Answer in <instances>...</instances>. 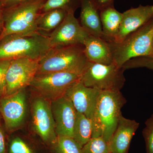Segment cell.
Here are the masks:
<instances>
[{"mask_svg": "<svg viewBox=\"0 0 153 153\" xmlns=\"http://www.w3.org/2000/svg\"><path fill=\"white\" fill-rule=\"evenodd\" d=\"M126 102L120 91H100L92 119V137H102L108 143Z\"/></svg>", "mask_w": 153, "mask_h": 153, "instance_id": "cell-1", "label": "cell"}, {"mask_svg": "<svg viewBox=\"0 0 153 153\" xmlns=\"http://www.w3.org/2000/svg\"><path fill=\"white\" fill-rule=\"evenodd\" d=\"M88 61L83 44L52 47L39 60L36 74L68 72L80 75Z\"/></svg>", "mask_w": 153, "mask_h": 153, "instance_id": "cell-2", "label": "cell"}, {"mask_svg": "<svg viewBox=\"0 0 153 153\" xmlns=\"http://www.w3.org/2000/svg\"><path fill=\"white\" fill-rule=\"evenodd\" d=\"M51 48L47 34L40 32L10 34L0 39V60L20 58L39 60Z\"/></svg>", "mask_w": 153, "mask_h": 153, "instance_id": "cell-3", "label": "cell"}, {"mask_svg": "<svg viewBox=\"0 0 153 153\" xmlns=\"http://www.w3.org/2000/svg\"><path fill=\"white\" fill-rule=\"evenodd\" d=\"M47 0H26L4 8V26L0 39L10 34L38 32L36 20Z\"/></svg>", "mask_w": 153, "mask_h": 153, "instance_id": "cell-4", "label": "cell"}, {"mask_svg": "<svg viewBox=\"0 0 153 153\" xmlns=\"http://www.w3.org/2000/svg\"><path fill=\"white\" fill-rule=\"evenodd\" d=\"M153 18L120 43L109 42L114 62L119 67L135 57L153 56Z\"/></svg>", "mask_w": 153, "mask_h": 153, "instance_id": "cell-5", "label": "cell"}, {"mask_svg": "<svg viewBox=\"0 0 153 153\" xmlns=\"http://www.w3.org/2000/svg\"><path fill=\"white\" fill-rule=\"evenodd\" d=\"M124 71L114 62L104 65L88 61L79 80L87 87L100 91H120L126 81Z\"/></svg>", "mask_w": 153, "mask_h": 153, "instance_id": "cell-6", "label": "cell"}, {"mask_svg": "<svg viewBox=\"0 0 153 153\" xmlns=\"http://www.w3.org/2000/svg\"><path fill=\"white\" fill-rule=\"evenodd\" d=\"M79 78L80 75L68 72L37 74L30 86L39 96L52 101L64 96L68 88Z\"/></svg>", "mask_w": 153, "mask_h": 153, "instance_id": "cell-7", "label": "cell"}, {"mask_svg": "<svg viewBox=\"0 0 153 153\" xmlns=\"http://www.w3.org/2000/svg\"><path fill=\"white\" fill-rule=\"evenodd\" d=\"M39 60L29 58L11 60L6 74V95L31 85L38 71Z\"/></svg>", "mask_w": 153, "mask_h": 153, "instance_id": "cell-8", "label": "cell"}, {"mask_svg": "<svg viewBox=\"0 0 153 153\" xmlns=\"http://www.w3.org/2000/svg\"><path fill=\"white\" fill-rule=\"evenodd\" d=\"M32 114L34 130L44 142L53 145L57 135L51 101L38 96L32 102Z\"/></svg>", "mask_w": 153, "mask_h": 153, "instance_id": "cell-9", "label": "cell"}, {"mask_svg": "<svg viewBox=\"0 0 153 153\" xmlns=\"http://www.w3.org/2000/svg\"><path fill=\"white\" fill-rule=\"evenodd\" d=\"M51 48L84 44L89 36L82 27L74 13L69 12L61 24L48 34Z\"/></svg>", "mask_w": 153, "mask_h": 153, "instance_id": "cell-10", "label": "cell"}, {"mask_svg": "<svg viewBox=\"0 0 153 153\" xmlns=\"http://www.w3.org/2000/svg\"><path fill=\"white\" fill-rule=\"evenodd\" d=\"M27 113L25 88L0 99V113L5 126L10 132L16 130L23 124Z\"/></svg>", "mask_w": 153, "mask_h": 153, "instance_id": "cell-11", "label": "cell"}, {"mask_svg": "<svg viewBox=\"0 0 153 153\" xmlns=\"http://www.w3.org/2000/svg\"><path fill=\"white\" fill-rule=\"evenodd\" d=\"M100 91L85 86L79 79L68 88L64 96L70 100L76 112L92 120Z\"/></svg>", "mask_w": 153, "mask_h": 153, "instance_id": "cell-12", "label": "cell"}, {"mask_svg": "<svg viewBox=\"0 0 153 153\" xmlns=\"http://www.w3.org/2000/svg\"><path fill=\"white\" fill-rule=\"evenodd\" d=\"M57 136L73 138L76 111L70 100L66 97L51 101Z\"/></svg>", "mask_w": 153, "mask_h": 153, "instance_id": "cell-13", "label": "cell"}, {"mask_svg": "<svg viewBox=\"0 0 153 153\" xmlns=\"http://www.w3.org/2000/svg\"><path fill=\"white\" fill-rule=\"evenodd\" d=\"M153 18V6L140 5L123 13V19L114 43H120L131 33L136 31Z\"/></svg>", "mask_w": 153, "mask_h": 153, "instance_id": "cell-14", "label": "cell"}, {"mask_svg": "<svg viewBox=\"0 0 153 153\" xmlns=\"http://www.w3.org/2000/svg\"><path fill=\"white\" fill-rule=\"evenodd\" d=\"M140 123L121 115L117 126L108 142L110 153H128L131 140Z\"/></svg>", "mask_w": 153, "mask_h": 153, "instance_id": "cell-15", "label": "cell"}, {"mask_svg": "<svg viewBox=\"0 0 153 153\" xmlns=\"http://www.w3.org/2000/svg\"><path fill=\"white\" fill-rule=\"evenodd\" d=\"M84 52L88 61L104 65L114 63L109 42L100 37L89 35L83 44Z\"/></svg>", "mask_w": 153, "mask_h": 153, "instance_id": "cell-16", "label": "cell"}, {"mask_svg": "<svg viewBox=\"0 0 153 153\" xmlns=\"http://www.w3.org/2000/svg\"><path fill=\"white\" fill-rule=\"evenodd\" d=\"M79 24L88 35L103 38L100 11L93 0H80Z\"/></svg>", "mask_w": 153, "mask_h": 153, "instance_id": "cell-17", "label": "cell"}, {"mask_svg": "<svg viewBox=\"0 0 153 153\" xmlns=\"http://www.w3.org/2000/svg\"><path fill=\"white\" fill-rule=\"evenodd\" d=\"M103 38L108 42H113L117 35L123 19V13L114 8L108 7L100 11Z\"/></svg>", "mask_w": 153, "mask_h": 153, "instance_id": "cell-18", "label": "cell"}, {"mask_svg": "<svg viewBox=\"0 0 153 153\" xmlns=\"http://www.w3.org/2000/svg\"><path fill=\"white\" fill-rule=\"evenodd\" d=\"M67 14L68 12L60 9L40 13L36 20L38 32L44 34H50L62 23Z\"/></svg>", "mask_w": 153, "mask_h": 153, "instance_id": "cell-19", "label": "cell"}, {"mask_svg": "<svg viewBox=\"0 0 153 153\" xmlns=\"http://www.w3.org/2000/svg\"><path fill=\"white\" fill-rule=\"evenodd\" d=\"M92 120L82 114L76 112L73 138L80 147L82 148L92 138Z\"/></svg>", "mask_w": 153, "mask_h": 153, "instance_id": "cell-20", "label": "cell"}, {"mask_svg": "<svg viewBox=\"0 0 153 153\" xmlns=\"http://www.w3.org/2000/svg\"><path fill=\"white\" fill-rule=\"evenodd\" d=\"M80 0H47L41 9V13L60 9L66 12H73L80 7Z\"/></svg>", "mask_w": 153, "mask_h": 153, "instance_id": "cell-21", "label": "cell"}, {"mask_svg": "<svg viewBox=\"0 0 153 153\" xmlns=\"http://www.w3.org/2000/svg\"><path fill=\"white\" fill-rule=\"evenodd\" d=\"M53 145L55 153H83L82 148L71 137L57 136Z\"/></svg>", "mask_w": 153, "mask_h": 153, "instance_id": "cell-22", "label": "cell"}, {"mask_svg": "<svg viewBox=\"0 0 153 153\" xmlns=\"http://www.w3.org/2000/svg\"><path fill=\"white\" fill-rule=\"evenodd\" d=\"M82 150L83 153H110L108 143L102 137L91 138Z\"/></svg>", "mask_w": 153, "mask_h": 153, "instance_id": "cell-23", "label": "cell"}, {"mask_svg": "<svg viewBox=\"0 0 153 153\" xmlns=\"http://www.w3.org/2000/svg\"><path fill=\"white\" fill-rule=\"evenodd\" d=\"M124 70L139 68H146L153 71V57L143 56L135 57L126 62L122 66Z\"/></svg>", "mask_w": 153, "mask_h": 153, "instance_id": "cell-24", "label": "cell"}, {"mask_svg": "<svg viewBox=\"0 0 153 153\" xmlns=\"http://www.w3.org/2000/svg\"><path fill=\"white\" fill-rule=\"evenodd\" d=\"M143 135L146 143V153H153V113L145 122Z\"/></svg>", "mask_w": 153, "mask_h": 153, "instance_id": "cell-25", "label": "cell"}, {"mask_svg": "<svg viewBox=\"0 0 153 153\" xmlns=\"http://www.w3.org/2000/svg\"><path fill=\"white\" fill-rule=\"evenodd\" d=\"M8 152V153H34L31 148L19 137L11 140L9 143Z\"/></svg>", "mask_w": 153, "mask_h": 153, "instance_id": "cell-26", "label": "cell"}, {"mask_svg": "<svg viewBox=\"0 0 153 153\" xmlns=\"http://www.w3.org/2000/svg\"><path fill=\"white\" fill-rule=\"evenodd\" d=\"M12 60H0V97L6 95V74Z\"/></svg>", "mask_w": 153, "mask_h": 153, "instance_id": "cell-27", "label": "cell"}, {"mask_svg": "<svg viewBox=\"0 0 153 153\" xmlns=\"http://www.w3.org/2000/svg\"><path fill=\"white\" fill-rule=\"evenodd\" d=\"M94 4L100 11L108 7L114 6V0H93Z\"/></svg>", "mask_w": 153, "mask_h": 153, "instance_id": "cell-28", "label": "cell"}, {"mask_svg": "<svg viewBox=\"0 0 153 153\" xmlns=\"http://www.w3.org/2000/svg\"><path fill=\"white\" fill-rule=\"evenodd\" d=\"M0 153H7L6 142L4 132L0 125Z\"/></svg>", "mask_w": 153, "mask_h": 153, "instance_id": "cell-29", "label": "cell"}, {"mask_svg": "<svg viewBox=\"0 0 153 153\" xmlns=\"http://www.w3.org/2000/svg\"><path fill=\"white\" fill-rule=\"evenodd\" d=\"M25 1L26 0H0V2L4 8H5L17 4Z\"/></svg>", "mask_w": 153, "mask_h": 153, "instance_id": "cell-30", "label": "cell"}, {"mask_svg": "<svg viewBox=\"0 0 153 153\" xmlns=\"http://www.w3.org/2000/svg\"><path fill=\"white\" fill-rule=\"evenodd\" d=\"M4 26V7L0 2V36L2 33Z\"/></svg>", "mask_w": 153, "mask_h": 153, "instance_id": "cell-31", "label": "cell"}, {"mask_svg": "<svg viewBox=\"0 0 153 153\" xmlns=\"http://www.w3.org/2000/svg\"><path fill=\"white\" fill-rule=\"evenodd\" d=\"M152 49H153V44H152Z\"/></svg>", "mask_w": 153, "mask_h": 153, "instance_id": "cell-32", "label": "cell"}, {"mask_svg": "<svg viewBox=\"0 0 153 153\" xmlns=\"http://www.w3.org/2000/svg\"><path fill=\"white\" fill-rule=\"evenodd\" d=\"M1 113H0V119H1Z\"/></svg>", "mask_w": 153, "mask_h": 153, "instance_id": "cell-33", "label": "cell"}]
</instances>
